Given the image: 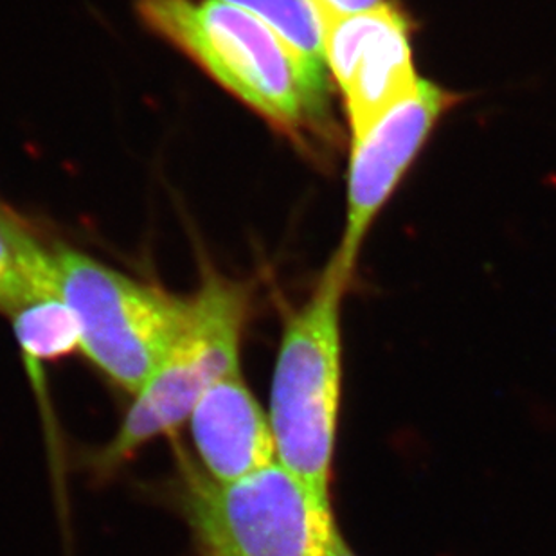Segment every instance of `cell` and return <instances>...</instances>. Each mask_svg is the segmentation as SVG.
I'll return each instance as SVG.
<instances>
[{
	"label": "cell",
	"mask_w": 556,
	"mask_h": 556,
	"mask_svg": "<svg viewBox=\"0 0 556 556\" xmlns=\"http://www.w3.org/2000/svg\"><path fill=\"white\" fill-rule=\"evenodd\" d=\"M142 22L283 136L306 148L333 137L330 98L312 87L281 38L224 0H136Z\"/></svg>",
	"instance_id": "cell-1"
},
{
	"label": "cell",
	"mask_w": 556,
	"mask_h": 556,
	"mask_svg": "<svg viewBox=\"0 0 556 556\" xmlns=\"http://www.w3.org/2000/svg\"><path fill=\"white\" fill-rule=\"evenodd\" d=\"M353 276L333 254L305 305L290 315L270 383L276 457L331 506L342 388V300Z\"/></svg>",
	"instance_id": "cell-2"
},
{
	"label": "cell",
	"mask_w": 556,
	"mask_h": 556,
	"mask_svg": "<svg viewBox=\"0 0 556 556\" xmlns=\"http://www.w3.org/2000/svg\"><path fill=\"white\" fill-rule=\"evenodd\" d=\"M54 294L78 323L79 350L112 382L136 394L185 325L179 300L65 245H53Z\"/></svg>",
	"instance_id": "cell-3"
},
{
	"label": "cell",
	"mask_w": 556,
	"mask_h": 556,
	"mask_svg": "<svg viewBox=\"0 0 556 556\" xmlns=\"http://www.w3.org/2000/svg\"><path fill=\"white\" fill-rule=\"evenodd\" d=\"M248 289L204 268L202 283L188 298L185 325L174 344L134 394V404L100 463L116 467L148 441L177 431L207 389L242 371V339L248 319Z\"/></svg>",
	"instance_id": "cell-4"
},
{
	"label": "cell",
	"mask_w": 556,
	"mask_h": 556,
	"mask_svg": "<svg viewBox=\"0 0 556 556\" xmlns=\"http://www.w3.org/2000/svg\"><path fill=\"white\" fill-rule=\"evenodd\" d=\"M186 514L215 556H330L339 528L292 470L276 462L248 478L216 483L186 472Z\"/></svg>",
	"instance_id": "cell-5"
},
{
	"label": "cell",
	"mask_w": 556,
	"mask_h": 556,
	"mask_svg": "<svg viewBox=\"0 0 556 556\" xmlns=\"http://www.w3.org/2000/svg\"><path fill=\"white\" fill-rule=\"evenodd\" d=\"M314 2L323 24L326 65L344 96L357 141L420 85L410 43L415 24L396 0L358 13H339Z\"/></svg>",
	"instance_id": "cell-6"
},
{
	"label": "cell",
	"mask_w": 556,
	"mask_h": 556,
	"mask_svg": "<svg viewBox=\"0 0 556 556\" xmlns=\"http://www.w3.org/2000/svg\"><path fill=\"white\" fill-rule=\"evenodd\" d=\"M459 96L421 79L418 89L386 112L366 136L353 141L348 175L346 231L337 256L355 268L364 237L420 155L441 117Z\"/></svg>",
	"instance_id": "cell-7"
},
{
	"label": "cell",
	"mask_w": 556,
	"mask_h": 556,
	"mask_svg": "<svg viewBox=\"0 0 556 556\" xmlns=\"http://www.w3.org/2000/svg\"><path fill=\"white\" fill-rule=\"evenodd\" d=\"M188 421L202 472L216 483L248 478L278 459L268 413L254 399L242 371L207 389Z\"/></svg>",
	"instance_id": "cell-8"
},
{
	"label": "cell",
	"mask_w": 556,
	"mask_h": 556,
	"mask_svg": "<svg viewBox=\"0 0 556 556\" xmlns=\"http://www.w3.org/2000/svg\"><path fill=\"white\" fill-rule=\"evenodd\" d=\"M238 5L270 27L300 63L317 92L330 98L325 38L314 0H224Z\"/></svg>",
	"instance_id": "cell-9"
},
{
	"label": "cell",
	"mask_w": 556,
	"mask_h": 556,
	"mask_svg": "<svg viewBox=\"0 0 556 556\" xmlns=\"http://www.w3.org/2000/svg\"><path fill=\"white\" fill-rule=\"evenodd\" d=\"M10 317L29 363L59 361L79 350L78 323L59 295L33 292Z\"/></svg>",
	"instance_id": "cell-10"
},
{
	"label": "cell",
	"mask_w": 556,
	"mask_h": 556,
	"mask_svg": "<svg viewBox=\"0 0 556 556\" xmlns=\"http://www.w3.org/2000/svg\"><path fill=\"white\" fill-rule=\"evenodd\" d=\"M29 294H33L31 287L24 278L10 243L0 232V312L10 315Z\"/></svg>",
	"instance_id": "cell-11"
},
{
	"label": "cell",
	"mask_w": 556,
	"mask_h": 556,
	"mask_svg": "<svg viewBox=\"0 0 556 556\" xmlns=\"http://www.w3.org/2000/svg\"><path fill=\"white\" fill-rule=\"evenodd\" d=\"M317 2L339 13H358V11H368L386 4L388 0H317Z\"/></svg>",
	"instance_id": "cell-12"
},
{
	"label": "cell",
	"mask_w": 556,
	"mask_h": 556,
	"mask_svg": "<svg viewBox=\"0 0 556 556\" xmlns=\"http://www.w3.org/2000/svg\"><path fill=\"white\" fill-rule=\"evenodd\" d=\"M330 556H357L350 549L341 533H337L336 541L331 544Z\"/></svg>",
	"instance_id": "cell-13"
},
{
	"label": "cell",
	"mask_w": 556,
	"mask_h": 556,
	"mask_svg": "<svg viewBox=\"0 0 556 556\" xmlns=\"http://www.w3.org/2000/svg\"><path fill=\"white\" fill-rule=\"evenodd\" d=\"M205 556H215V555H210V553H205Z\"/></svg>",
	"instance_id": "cell-14"
}]
</instances>
